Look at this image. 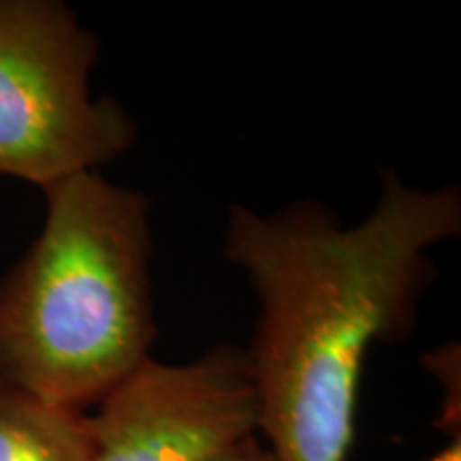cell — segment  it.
Listing matches in <instances>:
<instances>
[{"label":"cell","mask_w":461,"mask_h":461,"mask_svg":"<svg viewBox=\"0 0 461 461\" xmlns=\"http://www.w3.org/2000/svg\"><path fill=\"white\" fill-rule=\"evenodd\" d=\"M459 230L457 186H411L395 169H380L376 207L353 227L316 199L229 207L222 252L258 302L244 350L274 461L348 459L367 353L411 336L429 250Z\"/></svg>","instance_id":"1"},{"label":"cell","mask_w":461,"mask_h":461,"mask_svg":"<svg viewBox=\"0 0 461 461\" xmlns=\"http://www.w3.org/2000/svg\"><path fill=\"white\" fill-rule=\"evenodd\" d=\"M43 194L41 233L0 280V383L84 411L152 357V203L101 171Z\"/></svg>","instance_id":"2"},{"label":"cell","mask_w":461,"mask_h":461,"mask_svg":"<svg viewBox=\"0 0 461 461\" xmlns=\"http://www.w3.org/2000/svg\"><path fill=\"white\" fill-rule=\"evenodd\" d=\"M99 50L60 0H0V176L43 190L132 148L129 109L90 92Z\"/></svg>","instance_id":"3"},{"label":"cell","mask_w":461,"mask_h":461,"mask_svg":"<svg viewBox=\"0 0 461 461\" xmlns=\"http://www.w3.org/2000/svg\"><path fill=\"white\" fill-rule=\"evenodd\" d=\"M258 431L241 346L188 363L141 361L88 414L90 461H212Z\"/></svg>","instance_id":"4"},{"label":"cell","mask_w":461,"mask_h":461,"mask_svg":"<svg viewBox=\"0 0 461 461\" xmlns=\"http://www.w3.org/2000/svg\"><path fill=\"white\" fill-rule=\"evenodd\" d=\"M0 461H90L88 414L0 383Z\"/></svg>","instance_id":"5"},{"label":"cell","mask_w":461,"mask_h":461,"mask_svg":"<svg viewBox=\"0 0 461 461\" xmlns=\"http://www.w3.org/2000/svg\"><path fill=\"white\" fill-rule=\"evenodd\" d=\"M459 344H447L423 355L425 370L434 374L445 387V402L436 419V428L445 431L447 438L461 436V363Z\"/></svg>","instance_id":"6"},{"label":"cell","mask_w":461,"mask_h":461,"mask_svg":"<svg viewBox=\"0 0 461 461\" xmlns=\"http://www.w3.org/2000/svg\"><path fill=\"white\" fill-rule=\"evenodd\" d=\"M212 461H274V457L269 453V448L257 436H252L248 440L240 442V445H235L233 448H229V451H224L222 455H218Z\"/></svg>","instance_id":"7"},{"label":"cell","mask_w":461,"mask_h":461,"mask_svg":"<svg viewBox=\"0 0 461 461\" xmlns=\"http://www.w3.org/2000/svg\"><path fill=\"white\" fill-rule=\"evenodd\" d=\"M425 461H461V436L448 438L447 445L431 453Z\"/></svg>","instance_id":"8"}]
</instances>
